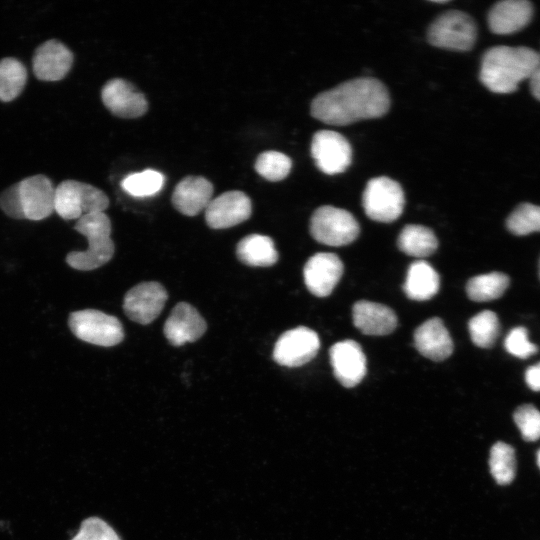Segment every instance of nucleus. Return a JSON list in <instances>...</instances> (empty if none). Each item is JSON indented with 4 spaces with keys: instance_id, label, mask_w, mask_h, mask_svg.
Wrapping results in <instances>:
<instances>
[{
    "instance_id": "16",
    "label": "nucleus",
    "mask_w": 540,
    "mask_h": 540,
    "mask_svg": "<svg viewBox=\"0 0 540 540\" xmlns=\"http://www.w3.org/2000/svg\"><path fill=\"white\" fill-rule=\"evenodd\" d=\"M335 378L344 387L359 384L366 375V357L361 346L354 340L335 343L329 351Z\"/></svg>"
},
{
    "instance_id": "38",
    "label": "nucleus",
    "mask_w": 540,
    "mask_h": 540,
    "mask_svg": "<svg viewBox=\"0 0 540 540\" xmlns=\"http://www.w3.org/2000/svg\"><path fill=\"white\" fill-rule=\"evenodd\" d=\"M529 80L533 96L540 101V56L538 64Z\"/></svg>"
},
{
    "instance_id": "5",
    "label": "nucleus",
    "mask_w": 540,
    "mask_h": 540,
    "mask_svg": "<svg viewBox=\"0 0 540 540\" xmlns=\"http://www.w3.org/2000/svg\"><path fill=\"white\" fill-rule=\"evenodd\" d=\"M359 232L355 217L338 207L321 206L314 211L310 219L312 237L324 245H348L358 237Z\"/></svg>"
},
{
    "instance_id": "4",
    "label": "nucleus",
    "mask_w": 540,
    "mask_h": 540,
    "mask_svg": "<svg viewBox=\"0 0 540 540\" xmlns=\"http://www.w3.org/2000/svg\"><path fill=\"white\" fill-rule=\"evenodd\" d=\"M108 205L107 195L90 184L65 180L55 187L54 211L65 220L104 212Z\"/></svg>"
},
{
    "instance_id": "36",
    "label": "nucleus",
    "mask_w": 540,
    "mask_h": 540,
    "mask_svg": "<svg viewBox=\"0 0 540 540\" xmlns=\"http://www.w3.org/2000/svg\"><path fill=\"white\" fill-rule=\"evenodd\" d=\"M0 207L6 215L16 219H24L19 199L18 183L2 192L0 195Z\"/></svg>"
},
{
    "instance_id": "8",
    "label": "nucleus",
    "mask_w": 540,
    "mask_h": 540,
    "mask_svg": "<svg viewBox=\"0 0 540 540\" xmlns=\"http://www.w3.org/2000/svg\"><path fill=\"white\" fill-rule=\"evenodd\" d=\"M68 323L77 338L94 345L111 347L124 339L123 326L118 318L99 310L75 311L70 314Z\"/></svg>"
},
{
    "instance_id": "19",
    "label": "nucleus",
    "mask_w": 540,
    "mask_h": 540,
    "mask_svg": "<svg viewBox=\"0 0 540 540\" xmlns=\"http://www.w3.org/2000/svg\"><path fill=\"white\" fill-rule=\"evenodd\" d=\"M414 345L421 355L433 361H443L453 352L452 338L443 321L437 317L416 328Z\"/></svg>"
},
{
    "instance_id": "15",
    "label": "nucleus",
    "mask_w": 540,
    "mask_h": 540,
    "mask_svg": "<svg viewBox=\"0 0 540 540\" xmlns=\"http://www.w3.org/2000/svg\"><path fill=\"white\" fill-rule=\"evenodd\" d=\"M343 274V263L338 255L320 252L311 256L303 269L308 290L317 297L329 296Z\"/></svg>"
},
{
    "instance_id": "39",
    "label": "nucleus",
    "mask_w": 540,
    "mask_h": 540,
    "mask_svg": "<svg viewBox=\"0 0 540 540\" xmlns=\"http://www.w3.org/2000/svg\"><path fill=\"white\" fill-rule=\"evenodd\" d=\"M537 463H538V466L540 467V450L538 451V454H537Z\"/></svg>"
},
{
    "instance_id": "23",
    "label": "nucleus",
    "mask_w": 540,
    "mask_h": 540,
    "mask_svg": "<svg viewBox=\"0 0 540 540\" xmlns=\"http://www.w3.org/2000/svg\"><path fill=\"white\" fill-rule=\"evenodd\" d=\"M439 287V275L428 262L418 260L410 265L403 286L408 298L416 301L429 300L437 294Z\"/></svg>"
},
{
    "instance_id": "2",
    "label": "nucleus",
    "mask_w": 540,
    "mask_h": 540,
    "mask_svg": "<svg viewBox=\"0 0 540 540\" xmlns=\"http://www.w3.org/2000/svg\"><path fill=\"white\" fill-rule=\"evenodd\" d=\"M539 53L529 47L495 46L485 52L481 62L480 81L494 93L507 94L530 79Z\"/></svg>"
},
{
    "instance_id": "30",
    "label": "nucleus",
    "mask_w": 540,
    "mask_h": 540,
    "mask_svg": "<svg viewBox=\"0 0 540 540\" xmlns=\"http://www.w3.org/2000/svg\"><path fill=\"white\" fill-rule=\"evenodd\" d=\"M508 230L523 236L540 231V206L522 203L509 215L506 221Z\"/></svg>"
},
{
    "instance_id": "31",
    "label": "nucleus",
    "mask_w": 540,
    "mask_h": 540,
    "mask_svg": "<svg viewBox=\"0 0 540 540\" xmlns=\"http://www.w3.org/2000/svg\"><path fill=\"white\" fill-rule=\"evenodd\" d=\"M163 184L164 176L152 169L129 174L121 182L126 192L137 197L154 195L161 190Z\"/></svg>"
},
{
    "instance_id": "35",
    "label": "nucleus",
    "mask_w": 540,
    "mask_h": 540,
    "mask_svg": "<svg viewBox=\"0 0 540 540\" xmlns=\"http://www.w3.org/2000/svg\"><path fill=\"white\" fill-rule=\"evenodd\" d=\"M505 349L515 357L525 359L537 353L538 348L528 339V332L524 327H515L507 335Z\"/></svg>"
},
{
    "instance_id": "29",
    "label": "nucleus",
    "mask_w": 540,
    "mask_h": 540,
    "mask_svg": "<svg viewBox=\"0 0 540 540\" xmlns=\"http://www.w3.org/2000/svg\"><path fill=\"white\" fill-rule=\"evenodd\" d=\"M468 330L471 340L476 346L490 348L499 335L498 317L493 311H481L469 320Z\"/></svg>"
},
{
    "instance_id": "25",
    "label": "nucleus",
    "mask_w": 540,
    "mask_h": 540,
    "mask_svg": "<svg viewBox=\"0 0 540 540\" xmlns=\"http://www.w3.org/2000/svg\"><path fill=\"white\" fill-rule=\"evenodd\" d=\"M397 244L403 253L423 258L436 251L438 240L434 232L428 227L409 224L401 230Z\"/></svg>"
},
{
    "instance_id": "18",
    "label": "nucleus",
    "mask_w": 540,
    "mask_h": 540,
    "mask_svg": "<svg viewBox=\"0 0 540 540\" xmlns=\"http://www.w3.org/2000/svg\"><path fill=\"white\" fill-rule=\"evenodd\" d=\"M73 63L72 52L58 40L52 39L41 44L33 56V72L43 81L63 79Z\"/></svg>"
},
{
    "instance_id": "28",
    "label": "nucleus",
    "mask_w": 540,
    "mask_h": 540,
    "mask_svg": "<svg viewBox=\"0 0 540 540\" xmlns=\"http://www.w3.org/2000/svg\"><path fill=\"white\" fill-rule=\"evenodd\" d=\"M490 472L495 481L500 485L511 483L516 474L515 450L512 446L504 443H495L490 450Z\"/></svg>"
},
{
    "instance_id": "24",
    "label": "nucleus",
    "mask_w": 540,
    "mask_h": 540,
    "mask_svg": "<svg viewBox=\"0 0 540 540\" xmlns=\"http://www.w3.org/2000/svg\"><path fill=\"white\" fill-rule=\"evenodd\" d=\"M240 262L253 267H269L278 261V252L272 238L261 234H250L236 246Z\"/></svg>"
},
{
    "instance_id": "10",
    "label": "nucleus",
    "mask_w": 540,
    "mask_h": 540,
    "mask_svg": "<svg viewBox=\"0 0 540 540\" xmlns=\"http://www.w3.org/2000/svg\"><path fill=\"white\" fill-rule=\"evenodd\" d=\"M319 348L317 333L299 326L280 335L273 349V359L281 366L300 367L312 360Z\"/></svg>"
},
{
    "instance_id": "9",
    "label": "nucleus",
    "mask_w": 540,
    "mask_h": 540,
    "mask_svg": "<svg viewBox=\"0 0 540 540\" xmlns=\"http://www.w3.org/2000/svg\"><path fill=\"white\" fill-rule=\"evenodd\" d=\"M311 155L318 169L327 175L344 172L352 162L350 143L332 130H321L313 135Z\"/></svg>"
},
{
    "instance_id": "21",
    "label": "nucleus",
    "mask_w": 540,
    "mask_h": 540,
    "mask_svg": "<svg viewBox=\"0 0 540 540\" xmlns=\"http://www.w3.org/2000/svg\"><path fill=\"white\" fill-rule=\"evenodd\" d=\"M533 16V6L526 0H504L489 11L488 25L495 34L507 35L523 29Z\"/></svg>"
},
{
    "instance_id": "22",
    "label": "nucleus",
    "mask_w": 540,
    "mask_h": 540,
    "mask_svg": "<svg viewBox=\"0 0 540 540\" xmlns=\"http://www.w3.org/2000/svg\"><path fill=\"white\" fill-rule=\"evenodd\" d=\"M353 323L365 335L383 336L397 327L394 311L380 303L360 300L353 306Z\"/></svg>"
},
{
    "instance_id": "27",
    "label": "nucleus",
    "mask_w": 540,
    "mask_h": 540,
    "mask_svg": "<svg viewBox=\"0 0 540 540\" xmlns=\"http://www.w3.org/2000/svg\"><path fill=\"white\" fill-rule=\"evenodd\" d=\"M27 80L25 66L15 58L0 61V100L9 102L23 90Z\"/></svg>"
},
{
    "instance_id": "17",
    "label": "nucleus",
    "mask_w": 540,
    "mask_h": 540,
    "mask_svg": "<svg viewBox=\"0 0 540 540\" xmlns=\"http://www.w3.org/2000/svg\"><path fill=\"white\" fill-rule=\"evenodd\" d=\"M206 329V321L196 308L187 302H179L165 321L163 332L170 344L181 346L197 341Z\"/></svg>"
},
{
    "instance_id": "20",
    "label": "nucleus",
    "mask_w": 540,
    "mask_h": 540,
    "mask_svg": "<svg viewBox=\"0 0 540 540\" xmlns=\"http://www.w3.org/2000/svg\"><path fill=\"white\" fill-rule=\"evenodd\" d=\"M213 185L204 177L187 176L172 194L174 208L186 216H195L206 209L212 200Z\"/></svg>"
},
{
    "instance_id": "40",
    "label": "nucleus",
    "mask_w": 540,
    "mask_h": 540,
    "mask_svg": "<svg viewBox=\"0 0 540 540\" xmlns=\"http://www.w3.org/2000/svg\"><path fill=\"white\" fill-rule=\"evenodd\" d=\"M539 276H540V262H539Z\"/></svg>"
},
{
    "instance_id": "32",
    "label": "nucleus",
    "mask_w": 540,
    "mask_h": 540,
    "mask_svg": "<svg viewBox=\"0 0 540 540\" xmlns=\"http://www.w3.org/2000/svg\"><path fill=\"white\" fill-rule=\"evenodd\" d=\"M291 167V159L278 151H265L259 154L255 162L256 172L272 182L284 179L289 174Z\"/></svg>"
},
{
    "instance_id": "6",
    "label": "nucleus",
    "mask_w": 540,
    "mask_h": 540,
    "mask_svg": "<svg viewBox=\"0 0 540 540\" xmlns=\"http://www.w3.org/2000/svg\"><path fill=\"white\" fill-rule=\"evenodd\" d=\"M427 36L433 46L453 51H468L476 41L477 28L470 15L451 10L431 23Z\"/></svg>"
},
{
    "instance_id": "34",
    "label": "nucleus",
    "mask_w": 540,
    "mask_h": 540,
    "mask_svg": "<svg viewBox=\"0 0 540 540\" xmlns=\"http://www.w3.org/2000/svg\"><path fill=\"white\" fill-rule=\"evenodd\" d=\"M71 540H120L114 529L98 517L85 519Z\"/></svg>"
},
{
    "instance_id": "37",
    "label": "nucleus",
    "mask_w": 540,
    "mask_h": 540,
    "mask_svg": "<svg viewBox=\"0 0 540 540\" xmlns=\"http://www.w3.org/2000/svg\"><path fill=\"white\" fill-rule=\"evenodd\" d=\"M525 381L531 390L540 391V362L526 370Z\"/></svg>"
},
{
    "instance_id": "14",
    "label": "nucleus",
    "mask_w": 540,
    "mask_h": 540,
    "mask_svg": "<svg viewBox=\"0 0 540 540\" xmlns=\"http://www.w3.org/2000/svg\"><path fill=\"white\" fill-rule=\"evenodd\" d=\"M101 97L106 108L121 118H137L148 110L144 94L122 78L109 80L102 88Z\"/></svg>"
},
{
    "instance_id": "12",
    "label": "nucleus",
    "mask_w": 540,
    "mask_h": 540,
    "mask_svg": "<svg viewBox=\"0 0 540 540\" xmlns=\"http://www.w3.org/2000/svg\"><path fill=\"white\" fill-rule=\"evenodd\" d=\"M19 199L24 219L39 221L54 211L55 187L45 175H34L18 182Z\"/></svg>"
},
{
    "instance_id": "3",
    "label": "nucleus",
    "mask_w": 540,
    "mask_h": 540,
    "mask_svg": "<svg viewBox=\"0 0 540 540\" xmlns=\"http://www.w3.org/2000/svg\"><path fill=\"white\" fill-rule=\"evenodd\" d=\"M74 228L86 237L88 247L84 251L68 253L66 262L70 267L90 271L111 260L115 248L111 239V221L104 212L82 216Z\"/></svg>"
},
{
    "instance_id": "11",
    "label": "nucleus",
    "mask_w": 540,
    "mask_h": 540,
    "mask_svg": "<svg viewBox=\"0 0 540 540\" xmlns=\"http://www.w3.org/2000/svg\"><path fill=\"white\" fill-rule=\"evenodd\" d=\"M167 299L168 293L159 282H141L125 294L123 310L132 321L147 325L159 316Z\"/></svg>"
},
{
    "instance_id": "13",
    "label": "nucleus",
    "mask_w": 540,
    "mask_h": 540,
    "mask_svg": "<svg viewBox=\"0 0 540 540\" xmlns=\"http://www.w3.org/2000/svg\"><path fill=\"white\" fill-rule=\"evenodd\" d=\"M252 203L242 191H227L212 199L205 209V220L212 229H226L251 216Z\"/></svg>"
},
{
    "instance_id": "1",
    "label": "nucleus",
    "mask_w": 540,
    "mask_h": 540,
    "mask_svg": "<svg viewBox=\"0 0 540 540\" xmlns=\"http://www.w3.org/2000/svg\"><path fill=\"white\" fill-rule=\"evenodd\" d=\"M390 107L389 93L378 79L361 77L320 93L311 103V115L329 125H349L379 118Z\"/></svg>"
},
{
    "instance_id": "33",
    "label": "nucleus",
    "mask_w": 540,
    "mask_h": 540,
    "mask_svg": "<svg viewBox=\"0 0 540 540\" xmlns=\"http://www.w3.org/2000/svg\"><path fill=\"white\" fill-rule=\"evenodd\" d=\"M513 418L524 440L536 441L540 438V411L535 406H519Z\"/></svg>"
},
{
    "instance_id": "7",
    "label": "nucleus",
    "mask_w": 540,
    "mask_h": 540,
    "mask_svg": "<svg viewBox=\"0 0 540 540\" xmlns=\"http://www.w3.org/2000/svg\"><path fill=\"white\" fill-rule=\"evenodd\" d=\"M404 204L403 189L395 180L380 176L367 182L362 205L370 219L382 223L393 222L402 214Z\"/></svg>"
},
{
    "instance_id": "26",
    "label": "nucleus",
    "mask_w": 540,
    "mask_h": 540,
    "mask_svg": "<svg viewBox=\"0 0 540 540\" xmlns=\"http://www.w3.org/2000/svg\"><path fill=\"white\" fill-rule=\"evenodd\" d=\"M509 282V277L501 272L478 275L467 282L466 293L475 302L491 301L503 295Z\"/></svg>"
}]
</instances>
